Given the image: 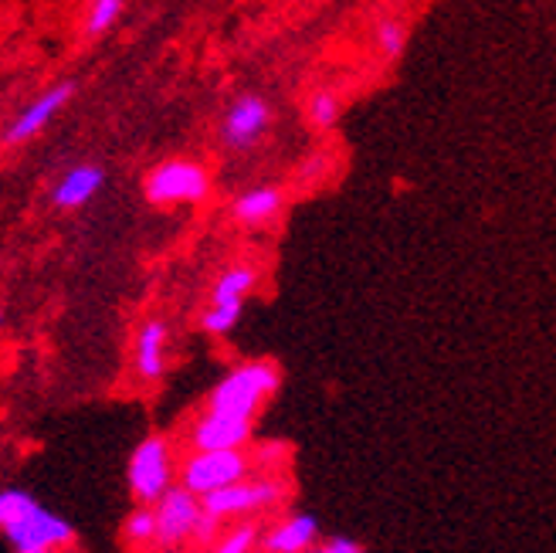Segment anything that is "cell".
Segmentation results:
<instances>
[{
    "mask_svg": "<svg viewBox=\"0 0 556 553\" xmlns=\"http://www.w3.org/2000/svg\"><path fill=\"white\" fill-rule=\"evenodd\" d=\"M0 530L14 553H62L75 543L72 523L24 489L0 492Z\"/></svg>",
    "mask_w": 556,
    "mask_h": 553,
    "instance_id": "6da1fadb",
    "label": "cell"
},
{
    "mask_svg": "<svg viewBox=\"0 0 556 553\" xmlns=\"http://www.w3.org/2000/svg\"><path fill=\"white\" fill-rule=\"evenodd\" d=\"M278 387H282V370L271 361H248V364L231 367L211 387L204 407L231 414V418L255 422V414L265 407V401L278 394Z\"/></svg>",
    "mask_w": 556,
    "mask_h": 553,
    "instance_id": "7a4b0ae2",
    "label": "cell"
},
{
    "mask_svg": "<svg viewBox=\"0 0 556 553\" xmlns=\"http://www.w3.org/2000/svg\"><path fill=\"white\" fill-rule=\"evenodd\" d=\"M180 476V465H174V449L166 435H147L129 455L126 465V482L136 503L156 506L166 492H170Z\"/></svg>",
    "mask_w": 556,
    "mask_h": 553,
    "instance_id": "3957f363",
    "label": "cell"
},
{
    "mask_svg": "<svg viewBox=\"0 0 556 553\" xmlns=\"http://www.w3.org/2000/svg\"><path fill=\"white\" fill-rule=\"evenodd\" d=\"M252 462L255 458L244 449H190L180 462L177 482L187 486L190 492H198L204 500V495H211L217 489L248 479Z\"/></svg>",
    "mask_w": 556,
    "mask_h": 553,
    "instance_id": "277c9868",
    "label": "cell"
},
{
    "mask_svg": "<svg viewBox=\"0 0 556 553\" xmlns=\"http://www.w3.org/2000/svg\"><path fill=\"white\" fill-rule=\"evenodd\" d=\"M286 500H289V486L282 479L258 476V479H241L204 495V510L214 519L228 523V519H252L265 510L282 506Z\"/></svg>",
    "mask_w": 556,
    "mask_h": 553,
    "instance_id": "5b68a950",
    "label": "cell"
},
{
    "mask_svg": "<svg viewBox=\"0 0 556 553\" xmlns=\"http://www.w3.org/2000/svg\"><path fill=\"white\" fill-rule=\"evenodd\" d=\"M211 193V177L193 160H163L143 177V198L156 208L201 204Z\"/></svg>",
    "mask_w": 556,
    "mask_h": 553,
    "instance_id": "8992f818",
    "label": "cell"
},
{
    "mask_svg": "<svg viewBox=\"0 0 556 553\" xmlns=\"http://www.w3.org/2000/svg\"><path fill=\"white\" fill-rule=\"evenodd\" d=\"M271 126V105L255 96V92H244L238 96L228 109H225V120H220V147L228 153H252Z\"/></svg>",
    "mask_w": 556,
    "mask_h": 553,
    "instance_id": "52a82bcc",
    "label": "cell"
},
{
    "mask_svg": "<svg viewBox=\"0 0 556 553\" xmlns=\"http://www.w3.org/2000/svg\"><path fill=\"white\" fill-rule=\"evenodd\" d=\"M201 519H204V500L177 482L156 503V546L174 550V546L193 543Z\"/></svg>",
    "mask_w": 556,
    "mask_h": 553,
    "instance_id": "ba28073f",
    "label": "cell"
},
{
    "mask_svg": "<svg viewBox=\"0 0 556 553\" xmlns=\"http://www.w3.org/2000/svg\"><path fill=\"white\" fill-rule=\"evenodd\" d=\"M75 81L72 78H65V81H54L51 89H45V92H38L31 102H27L21 113L4 126V136H0V143H4L8 150L11 147H21V143H27V140H35V136L62 113V109L75 99Z\"/></svg>",
    "mask_w": 556,
    "mask_h": 553,
    "instance_id": "9c48e42d",
    "label": "cell"
},
{
    "mask_svg": "<svg viewBox=\"0 0 556 553\" xmlns=\"http://www.w3.org/2000/svg\"><path fill=\"white\" fill-rule=\"evenodd\" d=\"M255 425L248 418H231V414L207 411L198 414L187 431L190 449H244L252 441Z\"/></svg>",
    "mask_w": 556,
    "mask_h": 553,
    "instance_id": "30bf717a",
    "label": "cell"
},
{
    "mask_svg": "<svg viewBox=\"0 0 556 553\" xmlns=\"http://www.w3.org/2000/svg\"><path fill=\"white\" fill-rule=\"evenodd\" d=\"M166 340H170V329H166L163 319H147L139 326L132 347V367L143 384H156L166 374Z\"/></svg>",
    "mask_w": 556,
    "mask_h": 553,
    "instance_id": "8fae6325",
    "label": "cell"
},
{
    "mask_svg": "<svg viewBox=\"0 0 556 553\" xmlns=\"http://www.w3.org/2000/svg\"><path fill=\"white\" fill-rule=\"evenodd\" d=\"M102 184H105V171L99 167V163H78V167L62 174L59 184H54L51 204L59 211H78L96 198V193L102 190Z\"/></svg>",
    "mask_w": 556,
    "mask_h": 553,
    "instance_id": "7c38bea8",
    "label": "cell"
},
{
    "mask_svg": "<svg viewBox=\"0 0 556 553\" xmlns=\"http://www.w3.org/2000/svg\"><path fill=\"white\" fill-rule=\"evenodd\" d=\"M319 540V519L313 513H295L262 537L265 553H313Z\"/></svg>",
    "mask_w": 556,
    "mask_h": 553,
    "instance_id": "4fadbf2b",
    "label": "cell"
},
{
    "mask_svg": "<svg viewBox=\"0 0 556 553\" xmlns=\"http://www.w3.org/2000/svg\"><path fill=\"white\" fill-rule=\"evenodd\" d=\"M286 208V198L278 187H252L244 190L241 198L231 204V217L238 221V225L244 228H258V225H268V221H275V214Z\"/></svg>",
    "mask_w": 556,
    "mask_h": 553,
    "instance_id": "5bb4252c",
    "label": "cell"
},
{
    "mask_svg": "<svg viewBox=\"0 0 556 553\" xmlns=\"http://www.w3.org/2000/svg\"><path fill=\"white\" fill-rule=\"evenodd\" d=\"M258 286V268L252 265H231L217 275V282L211 286V302L214 306H228V302H244L248 292Z\"/></svg>",
    "mask_w": 556,
    "mask_h": 553,
    "instance_id": "9a60e30c",
    "label": "cell"
},
{
    "mask_svg": "<svg viewBox=\"0 0 556 553\" xmlns=\"http://www.w3.org/2000/svg\"><path fill=\"white\" fill-rule=\"evenodd\" d=\"M126 11V0H89L86 17H81V38L96 41L102 35H109L116 27V21Z\"/></svg>",
    "mask_w": 556,
    "mask_h": 553,
    "instance_id": "2e32d148",
    "label": "cell"
},
{
    "mask_svg": "<svg viewBox=\"0 0 556 553\" xmlns=\"http://www.w3.org/2000/svg\"><path fill=\"white\" fill-rule=\"evenodd\" d=\"M305 123H309L316 133H329L340 123V96L332 89H316L309 99H305Z\"/></svg>",
    "mask_w": 556,
    "mask_h": 553,
    "instance_id": "e0dca14e",
    "label": "cell"
},
{
    "mask_svg": "<svg viewBox=\"0 0 556 553\" xmlns=\"http://www.w3.org/2000/svg\"><path fill=\"white\" fill-rule=\"evenodd\" d=\"M374 45L383 62H397L407 48V24L401 17H380L374 27Z\"/></svg>",
    "mask_w": 556,
    "mask_h": 553,
    "instance_id": "ac0fdd59",
    "label": "cell"
},
{
    "mask_svg": "<svg viewBox=\"0 0 556 553\" xmlns=\"http://www.w3.org/2000/svg\"><path fill=\"white\" fill-rule=\"evenodd\" d=\"M262 543L258 527L252 519H238L228 533H220L214 546H207V553H255V546Z\"/></svg>",
    "mask_w": 556,
    "mask_h": 553,
    "instance_id": "d6986e66",
    "label": "cell"
},
{
    "mask_svg": "<svg viewBox=\"0 0 556 553\" xmlns=\"http://www.w3.org/2000/svg\"><path fill=\"white\" fill-rule=\"evenodd\" d=\"M123 537H126L129 546H150V543H156V506L139 503L126 516V523H123Z\"/></svg>",
    "mask_w": 556,
    "mask_h": 553,
    "instance_id": "ffe728a7",
    "label": "cell"
},
{
    "mask_svg": "<svg viewBox=\"0 0 556 553\" xmlns=\"http://www.w3.org/2000/svg\"><path fill=\"white\" fill-rule=\"evenodd\" d=\"M241 310H244V302H228V306H214L211 302L201 316V329L211 337H228L241 319Z\"/></svg>",
    "mask_w": 556,
    "mask_h": 553,
    "instance_id": "44dd1931",
    "label": "cell"
},
{
    "mask_svg": "<svg viewBox=\"0 0 556 553\" xmlns=\"http://www.w3.org/2000/svg\"><path fill=\"white\" fill-rule=\"evenodd\" d=\"M319 553H364V546H359L356 540H350V537H329L319 546Z\"/></svg>",
    "mask_w": 556,
    "mask_h": 553,
    "instance_id": "7402d4cb",
    "label": "cell"
},
{
    "mask_svg": "<svg viewBox=\"0 0 556 553\" xmlns=\"http://www.w3.org/2000/svg\"><path fill=\"white\" fill-rule=\"evenodd\" d=\"M323 171H326V156H313V160L302 163V177H316Z\"/></svg>",
    "mask_w": 556,
    "mask_h": 553,
    "instance_id": "603a6c76",
    "label": "cell"
},
{
    "mask_svg": "<svg viewBox=\"0 0 556 553\" xmlns=\"http://www.w3.org/2000/svg\"><path fill=\"white\" fill-rule=\"evenodd\" d=\"M313 553H319V546H316V550H313Z\"/></svg>",
    "mask_w": 556,
    "mask_h": 553,
    "instance_id": "cb8c5ba5",
    "label": "cell"
}]
</instances>
